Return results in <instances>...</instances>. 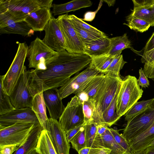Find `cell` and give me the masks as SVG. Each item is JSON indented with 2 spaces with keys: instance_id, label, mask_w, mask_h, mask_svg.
Segmentation results:
<instances>
[{
  "instance_id": "6da1fadb",
  "label": "cell",
  "mask_w": 154,
  "mask_h": 154,
  "mask_svg": "<svg viewBox=\"0 0 154 154\" xmlns=\"http://www.w3.org/2000/svg\"><path fill=\"white\" fill-rule=\"evenodd\" d=\"M91 60L84 54L70 53L66 50L57 52L46 61L45 70H27L32 94L34 97L38 93L61 87L72 75L89 65Z\"/></svg>"
},
{
  "instance_id": "7a4b0ae2",
  "label": "cell",
  "mask_w": 154,
  "mask_h": 154,
  "mask_svg": "<svg viewBox=\"0 0 154 154\" xmlns=\"http://www.w3.org/2000/svg\"><path fill=\"white\" fill-rule=\"evenodd\" d=\"M105 74L104 81L94 99L93 122L97 125L104 124L103 113L113 100L122 81L120 76L109 72Z\"/></svg>"
},
{
  "instance_id": "3957f363",
  "label": "cell",
  "mask_w": 154,
  "mask_h": 154,
  "mask_svg": "<svg viewBox=\"0 0 154 154\" xmlns=\"http://www.w3.org/2000/svg\"><path fill=\"white\" fill-rule=\"evenodd\" d=\"M53 0H0V13L7 12L15 22L24 20L29 14L41 7L50 9Z\"/></svg>"
},
{
  "instance_id": "277c9868",
  "label": "cell",
  "mask_w": 154,
  "mask_h": 154,
  "mask_svg": "<svg viewBox=\"0 0 154 154\" xmlns=\"http://www.w3.org/2000/svg\"><path fill=\"white\" fill-rule=\"evenodd\" d=\"M143 90L139 85L136 77L130 75L126 76L121 83L116 102L117 113L120 117L127 111L141 97Z\"/></svg>"
},
{
  "instance_id": "5b68a950",
  "label": "cell",
  "mask_w": 154,
  "mask_h": 154,
  "mask_svg": "<svg viewBox=\"0 0 154 154\" xmlns=\"http://www.w3.org/2000/svg\"><path fill=\"white\" fill-rule=\"evenodd\" d=\"M18 47L14 60L6 73L0 77V82L8 95L12 93L24 68L28 46L25 42H17Z\"/></svg>"
},
{
  "instance_id": "8992f818",
  "label": "cell",
  "mask_w": 154,
  "mask_h": 154,
  "mask_svg": "<svg viewBox=\"0 0 154 154\" xmlns=\"http://www.w3.org/2000/svg\"><path fill=\"white\" fill-rule=\"evenodd\" d=\"M35 126L31 123L18 122L0 128V147L9 145L20 147Z\"/></svg>"
},
{
  "instance_id": "52a82bcc",
  "label": "cell",
  "mask_w": 154,
  "mask_h": 154,
  "mask_svg": "<svg viewBox=\"0 0 154 154\" xmlns=\"http://www.w3.org/2000/svg\"><path fill=\"white\" fill-rule=\"evenodd\" d=\"M58 122L66 133L84 124L83 105L77 96L75 95L68 103Z\"/></svg>"
},
{
  "instance_id": "ba28073f",
  "label": "cell",
  "mask_w": 154,
  "mask_h": 154,
  "mask_svg": "<svg viewBox=\"0 0 154 154\" xmlns=\"http://www.w3.org/2000/svg\"><path fill=\"white\" fill-rule=\"evenodd\" d=\"M154 124V110L149 107L127 121L123 136L128 143Z\"/></svg>"
},
{
  "instance_id": "9c48e42d",
  "label": "cell",
  "mask_w": 154,
  "mask_h": 154,
  "mask_svg": "<svg viewBox=\"0 0 154 154\" xmlns=\"http://www.w3.org/2000/svg\"><path fill=\"white\" fill-rule=\"evenodd\" d=\"M64 40L65 50L72 53L84 54V47L66 14L57 18Z\"/></svg>"
},
{
  "instance_id": "30bf717a",
  "label": "cell",
  "mask_w": 154,
  "mask_h": 154,
  "mask_svg": "<svg viewBox=\"0 0 154 154\" xmlns=\"http://www.w3.org/2000/svg\"><path fill=\"white\" fill-rule=\"evenodd\" d=\"M9 96L11 103L15 109L31 108L33 96L30 90L27 70L25 66L16 85Z\"/></svg>"
},
{
  "instance_id": "8fae6325",
  "label": "cell",
  "mask_w": 154,
  "mask_h": 154,
  "mask_svg": "<svg viewBox=\"0 0 154 154\" xmlns=\"http://www.w3.org/2000/svg\"><path fill=\"white\" fill-rule=\"evenodd\" d=\"M46 130L57 154H69L70 146L57 120L48 119Z\"/></svg>"
},
{
  "instance_id": "7c38bea8",
  "label": "cell",
  "mask_w": 154,
  "mask_h": 154,
  "mask_svg": "<svg viewBox=\"0 0 154 154\" xmlns=\"http://www.w3.org/2000/svg\"><path fill=\"white\" fill-rule=\"evenodd\" d=\"M18 122L31 123L36 126L41 125L37 116L30 107L15 109L0 116V128Z\"/></svg>"
},
{
  "instance_id": "4fadbf2b",
  "label": "cell",
  "mask_w": 154,
  "mask_h": 154,
  "mask_svg": "<svg viewBox=\"0 0 154 154\" xmlns=\"http://www.w3.org/2000/svg\"><path fill=\"white\" fill-rule=\"evenodd\" d=\"M56 51L46 45L38 37L32 41L28 46L29 67L35 69L43 60L46 61L53 56Z\"/></svg>"
},
{
  "instance_id": "5bb4252c",
  "label": "cell",
  "mask_w": 154,
  "mask_h": 154,
  "mask_svg": "<svg viewBox=\"0 0 154 154\" xmlns=\"http://www.w3.org/2000/svg\"><path fill=\"white\" fill-rule=\"evenodd\" d=\"M44 30L45 35L42 40L46 45L57 52L65 50L64 38L57 18L52 16Z\"/></svg>"
},
{
  "instance_id": "9a60e30c",
  "label": "cell",
  "mask_w": 154,
  "mask_h": 154,
  "mask_svg": "<svg viewBox=\"0 0 154 154\" xmlns=\"http://www.w3.org/2000/svg\"><path fill=\"white\" fill-rule=\"evenodd\" d=\"M57 89V88L50 89L43 92L45 103L50 118L57 120L60 118L65 108Z\"/></svg>"
},
{
  "instance_id": "2e32d148",
  "label": "cell",
  "mask_w": 154,
  "mask_h": 154,
  "mask_svg": "<svg viewBox=\"0 0 154 154\" xmlns=\"http://www.w3.org/2000/svg\"><path fill=\"white\" fill-rule=\"evenodd\" d=\"M52 16L50 9L41 7L29 13L24 21L34 32L42 31Z\"/></svg>"
},
{
  "instance_id": "e0dca14e",
  "label": "cell",
  "mask_w": 154,
  "mask_h": 154,
  "mask_svg": "<svg viewBox=\"0 0 154 154\" xmlns=\"http://www.w3.org/2000/svg\"><path fill=\"white\" fill-rule=\"evenodd\" d=\"M105 78V74H99L74 93L82 103L89 100L94 99Z\"/></svg>"
},
{
  "instance_id": "ac0fdd59",
  "label": "cell",
  "mask_w": 154,
  "mask_h": 154,
  "mask_svg": "<svg viewBox=\"0 0 154 154\" xmlns=\"http://www.w3.org/2000/svg\"><path fill=\"white\" fill-rule=\"evenodd\" d=\"M84 54L91 58L107 54L109 50L110 38L101 36L84 44Z\"/></svg>"
},
{
  "instance_id": "d6986e66",
  "label": "cell",
  "mask_w": 154,
  "mask_h": 154,
  "mask_svg": "<svg viewBox=\"0 0 154 154\" xmlns=\"http://www.w3.org/2000/svg\"><path fill=\"white\" fill-rule=\"evenodd\" d=\"M154 140V124L143 133L129 142L132 153L145 149Z\"/></svg>"
},
{
  "instance_id": "ffe728a7",
  "label": "cell",
  "mask_w": 154,
  "mask_h": 154,
  "mask_svg": "<svg viewBox=\"0 0 154 154\" xmlns=\"http://www.w3.org/2000/svg\"><path fill=\"white\" fill-rule=\"evenodd\" d=\"M97 125L94 122L84 124L86 147L91 148L104 147L101 136L97 133Z\"/></svg>"
},
{
  "instance_id": "44dd1931",
  "label": "cell",
  "mask_w": 154,
  "mask_h": 154,
  "mask_svg": "<svg viewBox=\"0 0 154 154\" xmlns=\"http://www.w3.org/2000/svg\"><path fill=\"white\" fill-rule=\"evenodd\" d=\"M43 92L38 93L33 97L31 108L37 116L41 126L46 130L48 118Z\"/></svg>"
},
{
  "instance_id": "7402d4cb",
  "label": "cell",
  "mask_w": 154,
  "mask_h": 154,
  "mask_svg": "<svg viewBox=\"0 0 154 154\" xmlns=\"http://www.w3.org/2000/svg\"><path fill=\"white\" fill-rule=\"evenodd\" d=\"M92 5V2L89 0H74L63 4H54L52 12L54 15L55 16L89 7Z\"/></svg>"
},
{
  "instance_id": "603a6c76",
  "label": "cell",
  "mask_w": 154,
  "mask_h": 154,
  "mask_svg": "<svg viewBox=\"0 0 154 154\" xmlns=\"http://www.w3.org/2000/svg\"><path fill=\"white\" fill-rule=\"evenodd\" d=\"M43 128L41 125L35 126L23 143L13 154H28L36 147Z\"/></svg>"
},
{
  "instance_id": "cb8c5ba5",
  "label": "cell",
  "mask_w": 154,
  "mask_h": 154,
  "mask_svg": "<svg viewBox=\"0 0 154 154\" xmlns=\"http://www.w3.org/2000/svg\"><path fill=\"white\" fill-rule=\"evenodd\" d=\"M34 31L24 20L13 22L6 27L0 28V33L18 34L24 36H30L33 35Z\"/></svg>"
},
{
  "instance_id": "d4e9b609",
  "label": "cell",
  "mask_w": 154,
  "mask_h": 154,
  "mask_svg": "<svg viewBox=\"0 0 154 154\" xmlns=\"http://www.w3.org/2000/svg\"><path fill=\"white\" fill-rule=\"evenodd\" d=\"M130 48L134 50L131 41L125 33L121 36L110 38L109 50L108 54L115 56L121 54L124 49Z\"/></svg>"
},
{
  "instance_id": "484cf974",
  "label": "cell",
  "mask_w": 154,
  "mask_h": 154,
  "mask_svg": "<svg viewBox=\"0 0 154 154\" xmlns=\"http://www.w3.org/2000/svg\"><path fill=\"white\" fill-rule=\"evenodd\" d=\"M121 86V85L118 88L111 103L102 114L103 124L108 127H110L115 124L121 117L117 113L116 108L117 99Z\"/></svg>"
},
{
  "instance_id": "4316f807",
  "label": "cell",
  "mask_w": 154,
  "mask_h": 154,
  "mask_svg": "<svg viewBox=\"0 0 154 154\" xmlns=\"http://www.w3.org/2000/svg\"><path fill=\"white\" fill-rule=\"evenodd\" d=\"M35 149L40 154H57L46 130H42Z\"/></svg>"
},
{
  "instance_id": "83f0119b",
  "label": "cell",
  "mask_w": 154,
  "mask_h": 154,
  "mask_svg": "<svg viewBox=\"0 0 154 154\" xmlns=\"http://www.w3.org/2000/svg\"><path fill=\"white\" fill-rule=\"evenodd\" d=\"M117 56V55H116ZM108 54L92 57L89 65L100 73L105 74L109 65L116 56Z\"/></svg>"
},
{
  "instance_id": "f1b7e54d",
  "label": "cell",
  "mask_w": 154,
  "mask_h": 154,
  "mask_svg": "<svg viewBox=\"0 0 154 154\" xmlns=\"http://www.w3.org/2000/svg\"><path fill=\"white\" fill-rule=\"evenodd\" d=\"M101 137L104 147L110 149L112 154H129L116 142L109 128Z\"/></svg>"
},
{
  "instance_id": "f546056e",
  "label": "cell",
  "mask_w": 154,
  "mask_h": 154,
  "mask_svg": "<svg viewBox=\"0 0 154 154\" xmlns=\"http://www.w3.org/2000/svg\"><path fill=\"white\" fill-rule=\"evenodd\" d=\"M127 23L123 24L128 26L131 29L137 32H143L147 30L150 25L145 20L136 17L130 14L126 18Z\"/></svg>"
},
{
  "instance_id": "4dcf8cb0",
  "label": "cell",
  "mask_w": 154,
  "mask_h": 154,
  "mask_svg": "<svg viewBox=\"0 0 154 154\" xmlns=\"http://www.w3.org/2000/svg\"><path fill=\"white\" fill-rule=\"evenodd\" d=\"M131 11L132 15L147 22L150 26H154V8H134Z\"/></svg>"
},
{
  "instance_id": "1f68e13d",
  "label": "cell",
  "mask_w": 154,
  "mask_h": 154,
  "mask_svg": "<svg viewBox=\"0 0 154 154\" xmlns=\"http://www.w3.org/2000/svg\"><path fill=\"white\" fill-rule=\"evenodd\" d=\"M0 88V116L5 114L15 109L12 105L9 97L1 82Z\"/></svg>"
},
{
  "instance_id": "d6a6232c",
  "label": "cell",
  "mask_w": 154,
  "mask_h": 154,
  "mask_svg": "<svg viewBox=\"0 0 154 154\" xmlns=\"http://www.w3.org/2000/svg\"><path fill=\"white\" fill-rule=\"evenodd\" d=\"M152 99L143 100L136 103L124 115L125 120L128 121L140 113L146 110Z\"/></svg>"
},
{
  "instance_id": "836d02e7",
  "label": "cell",
  "mask_w": 154,
  "mask_h": 154,
  "mask_svg": "<svg viewBox=\"0 0 154 154\" xmlns=\"http://www.w3.org/2000/svg\"><path fill=\"white\" fill-rule=\"evenodd\" d=\"M68 17L72 22L82 29L91 34L100 36L106 35L102 31L85 23L81 19L74 15H68Z\"/></svg>"
},
{
  "instance_id": "e575fe53",
  "label": "cell",
  "mask_w": 154,
  "mask_h": 154,
  "mask_svg": "<svg viewBox=\"0 0 154 154\" xmlns=\"http://www.w3.org/2000/svg\"><path fill=\"white\" fill-rule=\"evenodd\" d=\"M84 126V125L80 131L72 137L70 142L72 147L77 152L86 147L85 130Z\"/></svg>"
},
{
  "instance_id": "d590c367",
  "label": "cell",
  "mask_w": 154,
  "mask_h": 154,
  "mask_svg": "<svg viewBox=\"0 0 154 154\" xmlns=\"http://www.w3.org/2000/svg\"><path fill=\"white\" fill-rule=\"evenodd\" d=\"M126 63L127 62L123 59L122 55L119 54L117 55L112 61L107 69L106 73L109 72L117 76H120V71Z\"/></svg>"
},
{
  "instance_id": "8d00e7d4",
  "label": "cell",
  "mask_w": 154,
  "mask_h": 154,
  "mask_svg": "<svg viewBox=\"0 0 154 154\" xmlns=\"http://www.w3.org/2000/svg\"><path fill=\"white\" fill-rule=\"evenodd\" d=\"M84 117V123L93 122L94 110V99H90L82 103Z\"/></svg>"
},
{
  "instance_id": "74e56055",
  "label": "cell",
  "mask_w": 154,
  "mask_h": 154,
  "mask_svg": "<svg viewBox=\"0 0 154 154\" xmlns=\"http://www.w3.org/2000/svg\"><path fill=\"white\" fill-rule=\"evenodd\" d=\"M70 21L71 22L76 32L79 37L83 45L84 44L101 37L91 34L82 29L78 26L72 22L70 20Z\"/></svg>"
},
{
  "instance_id": "f35d334b",
  "label": "cell",
  "mask_w": 154,
  "mask_h": 154,
  "mask_svg": "<svg viewBox=\"0 0 154 154\" xmlns=\"http://www.w3.org/2000/svg\"><path fill=\"white\" fill-rule=\"evenodd\" d=\"M109 130L116 142L128 153L133 154L131 150L128 142L122 134H120L117 130L115 129L109 128Z\"/></svg>"
},
{
  "instance_id": "ab89813d",
  "label": "cell",
  "mask_w": 154,
  "mask_h": 154,
  "mask_svg": "<svg viewBox=\"0 0 154 154\" xmlns=\"http://www.w3.org/2000/svg\"><path fill=\"white\" fill-rule=\"evenodd\" d=\"M134 8H148L154 4V0H132Z\"/></svg>"
},
{
  "instance_id": "60d3db41",
  "label": "cell",
  "mask_w": 154,
  "mask_h": 154,
  "mask_svg": "<svg viewBox=\"0 0 154 154\" xmlns=\"http://www.w3.org/2000/svg\"><path fill=\"white\" fill-rule=\"evenodd\" d=\"M139 76L137 79V82L139 85L142 88H146L149 85V82L148 77L145 74L142 68H141L139 71Z\"/></svg>"
},
{
  "instance_id": "b9f144b4",
  "label": "cell",
  "mask_w": 154,
  "mask_h": 154,
  "mask_svg": "<svg viewBox=\"0 0 154 154\" xmlns=\"http://www.w3.org/2000/svg\"><path fill=\"white\" fill-rule=\"evenodd\" d=\"M141 60L144 64H149L154 61V48L143 54Z\"/></svg>"
},
{
  "instance_id": "7bdbcfd3",
  "label": "cell",
  "mask_w": 154,
  "mask_h": 154,
  "mask_svg": "<svg viewBox=\"0 0 154 154\" xmlns=\"http://www.w3.org/2000/svg\"><path fill=\"white\" fill-rule=\"evenodd\" d=\"M143 71L147 77L154 78V61L149 64H144Z\"/></svg>"
},
{
  "instance_id": "ee69618b",
  "label": "cell",
  "mask_w": 154,
  "mask_h": 154,
  "mask_svg": "<svg viewBox=\"0 0 154 154\" xmlns=\"http://www.w3.org/2000/svg\"><path fill=\"white\" fill-rule=\"evenodd\" d=\"M19 147L15 145H9L0 147V154H13Z\"/></svg>"
},
{
  "instance_id": "f6af8a7d",
  "label": "cell",
  "mask_w": 154,
  "mask_h": 154,
  "mask_svg": "<svg viewBox=\"0 0 154 154\" xmlns=\"http://www.w3.org/2000/svg\"><path fill=\"white\" fill-rule=\"evenodd\" d=\"M88 154H112L111 150L106 147L98 148H90Z\"/></svg>"
},
{
  "instance_id": "bcb514c9",
  "label": "cell",
  "mask_w": 154,
  "mask_h": 154,
  "mask_svg": "<svg viewBox=\"0 0 154 154\" xmlns=\"http://www.w3.org/2000/svg\"><path fill=\"white\" fill-rule=\"evenodd\" d=\"M154 48V32L142 50L143 54Z\"/></svg>"
},
{
  "instance_id": "7dc6e473",
  "label": "cell",
  "mask_w": 154,
  "mask_h": 154,
  "mask_svg": "<svg viewBox=\"0 0 154 154\" xmlns=\"http://www.w3.org/2000/svg\"><path fill=\"white\" fill-rule=\"evenodd\" d=\"M84 125L71 129L66 133L67 140L69 143L72 137L80 131Z\"/></svg>"
},
{
  "instance_id": "c3c4849f",
  "label": "cell",
  "mask_w": 154,
  "mask_h": 154,
  "mask_svg": "<svg viewBox=\"0 0 154 154\" xmlns=\"http://www.w3.org/2000/svg\"><path fill=\"white\" fill-rule=\"evenodd\" d=\"M98 9L96 11L94 12H88L85 14L84 17L81 19L83 20H85L88 21H91L94 18L96 14L98 11Z\"/></svg>"
},
{
  "instance_id": "681fc988",
  "label": "cell",
  "mask_w": 154,
  "mask_h": 154,
  "mask_svg": "<svg viewBox=\"0 0 154 154\" xmlns=\"http://www.w3.org/2000/svg\"><path fill=\"white\" fill-rule=\"evenodd\" d=\"M108 127L105 125L103 124H98L97 125V131L98 133L101 136L106 131Z\"/></svg>"
},
{
  "instance_id": "f907efd6",
  "label": "cell",
  "mask_w": 154,
  "mask_h": 154,
  "mask_svg": "<svg viewBox=\"0 0 154 154\" xmlns=\"http://www.w3.org/2000/svg\"><path fill=\"white\" fill-rule=\"evenodd\" d=\"M90 148L85 147L80 150L78 152L79 154H88Z\"/></svg>"
},
{
  "instance_id": "816d5d0a",
  "label": "cell",
  "mask_w": 154,
  "mask_h": 154,
  "mask_svg": "<svg viewBox=\"0 0 154 154\" xmlns=\"http://www.w3.org/2000/svg\"><path fill=\"white\" fill-rule=\"evenodd\" d=\"M145 154H154V147H148L146 149Z\"/></svg>"
},
{
  "instance_id": "f5cc1de1",
  "label": "cell",
  "mask_w": 154,
  "mask_h": 154,
  "mask_svg": "<svg viewBox=\"0 0 154 154\" xmlns=\"http://www.w3.org/2000/svg\"><path fill=\"white\" fill-rule=\"evenodd\" d=\"M103 1L106 3L109 7L113 5L115 2V0H103Z\"/></svg>"
},
{
  "instance_id": "db71d44e",
  "label": "cell",
  "mask_w": 154,
  "mask_h": 154,
  "mask_svg": "<svg viewBox=\"0 0 154 154\" xmlns=\"http://www.w3.org/2000/svg\"><path fill=\"white\" fill-rule=\"evenodd\" d=\"M146 149L133 153V154H145Z\"/></svg>"
},
{
  "instance_id": "11a10c76",
  "label": "cell",
  "mask_w": 154,
  "mask_h": 154,
  "mask_svg": "<svg viewBox=\"0 0 154 154\" xmlns=\"http://www.w3.org/2000/svg\"><path fill=\"white\" fill-rule=\"evenodd\" d=\"M28 154H40L36 151L35 149L31 151Z\"/></svg>"
},
{
  "instance_id": "9f6ffc18",
  "label": "cell",
  "mask_w": 154,
  "mask_h": 154,
  "mask_svg": "<svg viewBox=\"0 0 154 154\" xmlns=\"http://www.w3.org/2000/svg\"><path fill=\"white\" fill-rule=\"evenodd\" d=\"M148 147H154V140L149 145V146H148Z\"/></svg>"
},
{
  "instance_id": "6f0895ef",
  "label": "cell",
  "mask_w": 154,
  "mask_h": 154,
  "mask_svg": "<svg viewBox=\"0 0 154 154\" xmlns=\"http://www.w3.org/2000/svg\"><path fill=\"white\" fill-rule=\"evenodd\" d=\"M151 7L154 8V4Z\"/></svg>"
},
{
  "instance_id": "680465c9",
  "label": "cell",
  "mask_w": 154,
  "mask_h": 154,
  "mask_svg": "<svg viewBox=\"0 0 154 154\" xmlns=\"http://www.w3.org/2000/svg\"><path fill=\"white\" fill-rule=\"evenodd\" d=\"M152 80H153L154 81V78L152 79Z\"/></svg>"
}]
</instances>
